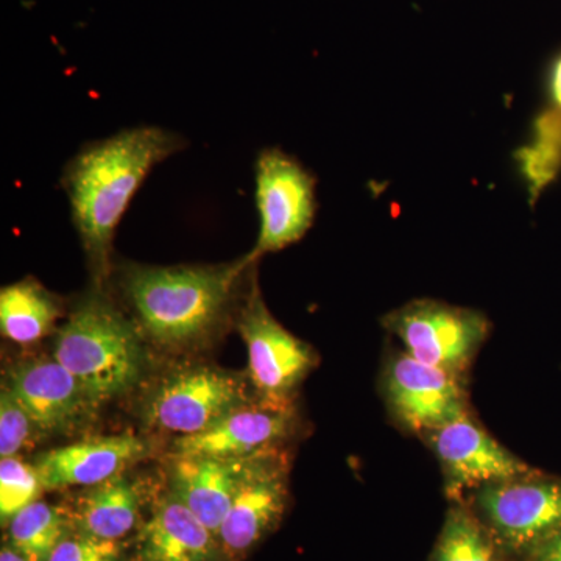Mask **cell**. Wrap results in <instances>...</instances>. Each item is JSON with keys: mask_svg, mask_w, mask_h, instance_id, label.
<instances>
[{"mask_svg": "<svg viewBox=\"0 0 561 561\" xmlns=\"http://www.w3.org/2000/svg\"><path fill=\"white\" fill-rule=\"evenodd\" d=\"M256 264L144 265L125 262L111 276L142 335L168 350L201 348L238 316ZM110 276V278H111Z\"/></svg>", "mask_w": 561, "mask_h": 561, "instance_id": "obj_1", "label": "cell"}, {"mask_svg": "<svg viewBox=\"0 0 561 561\" xmlns=\"http://www.w3.org/2000/svg\"><path fill=\"white\" fill-rule=\"evenodd\" d=\"M187 146L179 133L142 125L81 147L61 173L70 219L79 234L92 284L106 286L113 239L125 210L151 169Z\"/></svg>", "mask_w": 561, "mask_h": 561, "instance_id": "obj_2", "label": "cell"}, {"mask_svg": "<svg viewBox=\"0 0 561 561\" xmlns=\"http://www.w3.org/2000/svg\"><path fill=\"white\" fill-rule=\"evenodd\" d=\"M142 337L106 286L92 284L58 328L54 357L103 404L130 393L142 381L147 370Z\"/></svg>", "mask_w": 561, "mask_h": 561, "instance_id": "obj_3", "label": "cell"}, {"mask_svg": "<svg viewBox=\"0 0 561 561\" xmlns=\"http://www.w3.org/2000/svg\"><path fill=\"white\" fill-rule=\"evenodd\" d=\"M253 401L249 382L214 365H183L151 382L140 415L147 426L180 437L201 434L225 415Z\"/></svg>", "mask_w": 561, "mask_h": 561, "instance_id": "obj_4", "label": "cell"}, {"mask_svg": "<svg viewBox=\"0 0 561 561\" xmlns=\"http://www.w3.org/2000/svg\"><path fill=\"white\" fill-rule=\"evenodd\" d=\"M382 324L413 359L463 378L490 334V320L474 309L413 300L387 313Z\"/></svg>", "mask_w": 561, "mask_h": 561, "instance_id": "obj_5", "label": "cell"}, {"mask_svg": "<svg viewBox=\"0 0 561 561\" xmlns=\"http://www.w3.org/2000/svg\"><path fill=\"white\" fill-rule=\"evenodd\" d=\"M254 186L260 232L245 256L250 264L301 241L317 214L316 176L278 147H268L257 154Z\"/></svg>", "mask_w": 561, "mask_h": 561, "instance_id": "obj_6", "label": "cell"}, {"mask_svg": "<svg viewBox=\"0 0 561 561\" xmlns=\"http://www.w3.org/2000/svg\"><path fill=\"white\" fill-rule=\"evenodd\" d=\"M236 323L249 350V379L257 398L294 401L295 390L316 367L319 357L308 343L272 316L256 276L251 280Z\"/></svg>", "mask_w": 561, "mask_h": 561, "instance_id": "obj_7", "label": "cell"}, {"mask_svg": "<svg viewBox=\"0 0 561 561\" xmlns=\"http://www.w3.org/2000/svg\"><path fill=\"white\" fill-rule=\"evenodd\" d=\"M383 393L397 423L420 437L470 412L461 376L413 359L405 351L387 362Z\"/></svg>", "mask_w": 561, "mask_h": 561, "instance_id": "obj_8", "label": "cell"}, {"mask_svg": "<svg viewBox=\"0 0 561 561\" xmlns=\"http://www.w3.org/2000/svg\"><path fill=\"white\" fill-rule=\"evenodd\" d=\"M423 438L440 461L446 493L454 500L467 490L540 474L502 446L470 412Z\"/></svg>", "mask_w": 561, "mask_h": 561, "instance_id": "obj_9", "label": "cell"}, {"mask_svg": "<svg viewBox=\"0 0 561 561\" xmlns=\"http://www.w3.org/2000/svg\"><path fill=\"white\" fill-rule=\"evenodd\" d=\"M289 502V456L280 451L251 457L219 540L230 561H242L280 522Z\"/></svg>", "mask_w": 561, "mask_h": 561, "instance_id": "obj_10", "label": "cell"}, {"mask_svg": "<svg viewBox=\"0 0 561 561\" xmlns=\"http://www.w3.org/2000/svg\"><path fill=\"white\" fill-rule=\"evenodd\" d=\"M3 386L27 409L44 437L73 434L90 426L101 402L55 357L13 365Z\"/></svg>", "mask_w": 561, "mask_h": 561, "instance_id": "obj_11", "label": "cell"}, {"mask_svg": "<svg viewBox=\"0 0 561 561\" xmlns=\"http://www.w3.org/2000/svg\"><path fill=\"white\" fill-rule=\"evenodd\" d=\"M476 505L496 537L518 551L561 529V481L541 474L482 486Z\"/></svg>", "mask_w": 561, "mask_h": 561, "instance_id": "obj_12", "label": "cell"}, {"mask_svg": "<svg viewBox=\"0 0 561 561\" xmlns=\"http://www.w3.org/2000/svg\"><path fill=\"white\" fill-rule=\"evenodd\" d=\"M297 426L294 401L257 398L234 409L209 430L176 438L173 454L249 459L260 454L280 451L294 437Z\"/></svg>", "mask_w": 561, "mask_h": 561, "instance_id": "obj_13", "label": "cell"}, {"mask_svg": "<svg viewBox=\"0 0 561 561\" xmlns=\"http://www.w3.org/2000/svg\"><path fill=\"white\" fill-rule=\"evenodd\" d=\"M150 448L131 432L91 438L39 454L35 459L44 490L68 486H94L124 474L136 461L147 457Z\"/></svg>", "mask_w": 561, "mask_h": 561, "instance_id": "obj_14", "label": "cell"}, {"mask_svg": "<svg viewBox=\"0 0 561 561\" xmlns=\"http://www.w3.org/2000/svg\"><path fill=\"white\" fill-rule=\"evenodd\" d=\"M133 561L230 560L219 537L169 490L139 527Z\"/></svg>", "mask_w": 561, "mask_h": 561, "instance_id": "obj_15", "label": "cell"}, {"mask_svg": "<svg viewBox=\"0 0 561 561\" xmlns=\"http://www.w3.org/2000/svg\"><path fill=\"white\" fill-rule=\"evenodd\" d=\"M250 460L173 454L169 490L219 537Z\"/></svg>", "mask_w": 561, "mask_h": 561, "instance_id": "obj_16", "label": "cell"}, {"mask_svg": "<svg viewBox=\"0 0 561 561\" xmlns=\"http://www.w3.org/2000/svg\"><path fill=\"white\" fill-rule=\"evenodd\" d=\"M139 483L119 474L99 485L88 486L72 508L70 529L106 541H124L140 519Z\"/></svg>", "mask_w": 561, "mask_h": 561, "instance_id": "obj_17", "label": "cell"}, {"mask_svg": "<svg viewBox=\"0 0 561 561\" xmlns=\"http://www.w3.org/2000/svg\"><path fill=\"white\" fill-rule=\"evenodd\" d=\"M61 316L60 298L32 276L0 290V331L18 345H32L49 335Z\"/></svg>", "mask_w": 561, "mask_h": 561, "instance_id": "obj_18", "label": "cell"}, {"mask_svg": "<svg viewBox=\"0 0 561 561\" xmlns=\"http://www.w3.org/2000/svg\"><path fill=\"white\" fill-rule=\"evenodd\" d=\"M515 160L526 181L530 203L535 205L561 172V110L538 114L531 138L516 150Z\"/></svg>", "mask_w": 561, "mask_h": 561, "instance_id": "obj_19", "label": "cell"}, {"mask_svg": "<svg viewBox=\"0 0 561 561\" xmlns=\"http://www.w3.org/2000/svg\"><path fill=\"white\" fill-rule=\"evenodd\" d=\"M9 545L28 561H47L70 530L68 508L36 501L18 513L9 524Z\"/></svg>", "mask_w": 561, "mask_h": 561, "instance_id": "obj_20", "label": "cell"}, {"mask_svg": "<svg viewBox=\"0 0 561 561\" xmlns=\"http://www.w3.org/2000/svg\"><path fill=\"white\" fill-rule=\"evenodd\" d=\"M432 561H497L489 531L467 508L456 507L445 526Z\"/></svg>", "mask_w": 561, "mask_h": 561, "instance_id": "obj_21", "label": "cell"}, {"mask_svg": "<svg viewBox=\"0 0 561 561\" xmlns=\"http://www.w3.org/2000/svg\"><path fill=\"white\" fill-rule=\"evenodd\" d=\"M44 491L35 465L27 463L20 457H3L0 460V518L2 526L14 518L21 511L39 500Z\"/></svg>", "mask_w": 561, "mask_h": 561, "instance_id": "obj_22", "label": "cell"}, {"mask_svg": "<svg viewBox=\"0 0 561 561\" xmlns=\"http://www.w3.org/2000/svg\"><path fill=\"white\" fill-rule=\"evenodd\" d=\"M44 434L9 387L0 393V457H14L35 445Z\"/></svg>", "mask_w": 561, "mask_h": 561, "instance_id": "obj_23", "label": "cell"}, {"mask_svg": "<svg viewBox=\"0 0 561 561\" xmlns=\"http://www.w3.org/2000/svg\"><path fill=\"white\" fill-rule=\"evenodd\" d=\"M47 561H125L124 542L99 540L70 529Z\"/></svg>", "mask_w": 561, "mask_h": 561, "instance_id": "obj_24", "label": "cell"}, {"mask_svg": "<svg viewBox=\"0 0 561 561\" xmlns=\"http://www.w3.org/2000/svg\"><path fill=\"white\" fill-rule=\"evenodd\" d=\"M534 561H561V529L530 549Z\"/></svg>", "mask_w": 561, "mask_h": 561, "instance_id": "obj_25", "label": "cell"}, {"mask_svg": "<svg viewBox=\"0 0 561 561\" xmlns=\"http://www.w3.org/2000/svg\"><path fill=\"white\" fill-rule=\"evenodd\" d=\"M549 92L556 108L561 110V57L556 61L549 77Z\"/></svg>", "mask_w": 561, "mask_h": 561, "instance_id": "obj_26", "label": "cell"}, {"mask_svg": "<svg viewBox=\"0 0 561 561\" xmlns=\"http://www.w3.org/2000/svg\"><path fill=\"white\" fill-rule=\"evenodd\" d=\"M0 561H28L20 551L13 548V546L7 545L2 546V551H0Z\"/></svg>", "mask_w": 561, "mask_h": 561, "instance_id": "obj_27", "label": "cell"}]
</instances>
